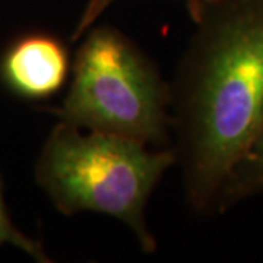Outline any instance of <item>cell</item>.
I'll return each mask as SVG.
<instances>
[{"instance_id":"obj_1","label":"cell","mask_w":263,"mask_h":263,"mask_svg":"<svg viewBox=\"0 0 263 263\" xmlns=\"http://www.w3.org/2000/svg\"><path fill=\"white\" fill-rule=\"evenodd\" d=\"M171 91V149L189 206L216 215L227 176L263 126V0H193Z\"/></svg>"},{"instance_id":"obj_2","label":"cell","mask_w":263,"mask_h":263,"mask_svg":"<svg viewBox=\"0 0 263 263\" xmlns=\"http://www.w3.org/2000/svg\"><path fill=\"white\" fill-rule=\"evenodd\" d=\"M176 165L171 148L59 122L35 165V180L63 215L95 212L113 216L132 230L142 250L154 253L157 240L146 224L151 195Z\"/></svg>"},{"instance_id":"obj_3","label":"cell","mask_w":263,"mask_h":263,"mask_svg":"<svg viewBox=\"0 0 263 263\" xmlns=\"http://www.w3.org/2000/svg\"><path fill=\"white\" fill-rule=\"evenodd\" d=\"M73 62V78L60 105V122L171 148V91L158 66L111 25L86 29Z\"/></svg>"},{"instance_id":"obj_4","label":"cell","mask_w":263,"mask_h":263,"mask_svg":"<svg viewBox=\"0 0 263 263\" xmlns=\"http://www.w3.org/2000/svg\"><path fill=\"white\" fill-rule=\"evenodd\" d=\"M69 73L66 46L53 34L16 38L0 59V81L24 100L40 101L57 94Z\"/></svg>"},{"instance_id":"obj_5","label":"cell","mask_w":263,"mask_h":263,"mask_svg":"<svg viewBox=\"0 0 263 263\" xmlns=\"http://www.w3.org/2000/svg\"><path fill=\"white\" fill-rule=\"evenodd\" d=\"M257 195H263V126L230 170L219 193L216 214H224Z\"/></svg>"},{"instance_id":"obj_6","label":"cell","mask_w":263,"mask_h":263,"mask_svg":"<svg viewBox=\"0 0 263 263\" xmlns=\"http://www.w3.org/2000/svg\"><path fill=\"white\" fill-rule=\"evenodd\" d=\"M5 245H10L22 250L24 253L28 254L29 257H32L38 263L53 262L51 257L46 253L41 241L25 235L15 227L9 215V211L6 208L5 184H3L2 174H0V247Z\"/></svg>"},{"instance_id":"obj_7","label":"cell","mask_w":263,"mask_h":263,"mask_svg":"<svg viewBox=\"0 0 263 263\" xmlns=\"http://www.w3.org/2000/svg\"><path fill=\"white\" fill-rule=\"evenodd\" d=\"M113 2L114 0H89L88 5H86V8H85L84 12H82V15H81V18L78 21V25H76L75 31L72 32L70 40H72V41L81 40L82 35L86 32V29H89L94 25L95 21L100 18V15H101L104 10L107 9ZM184 2H186L187 6H190V5L193 3V0H184Z\"/></svg>"}]
</instances>
